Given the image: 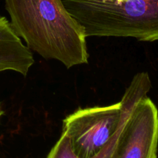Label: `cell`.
Masks as SVG:
<instances>
[{"instance_id": "52a82bcc", "label": "cell", "mask_w": 158, "mask_h": 158, "mask_svg": "<svg viewBox=\"0 0 158 158\" xmlns=\"http://www.w3.org/2000/svg\"><path fill=\"white\" fill-rule=\"evenodd\" d=\"M3 114H4V112H3V110H2V108H1V104H0V117H2V115Z\"/></svg>"}, {"instance_id": "277c9868", "label": "cell", "mask_w": 158, "mask_h": 158, "mask_svg": "<svg viewBox=\"0 0 158 158\" xmlns=\"http://www.w3.org/2000/svg\"><path fill=\"white\" fill-rule=\"evenodd\" d=\"M158 110L148 97L128 112L110 158H157Z\"/></svg>"}, {"instance_id": "7a4b0ae2", "label": "cell", "mask_w": 158, "mask_h": 158, "mask_svg": "<svg viewBox=\"0 0 158 158\" xmlns=\"http://www.w3.org/2000/svg\"><path fill=\"white\" fill-rule=\"evenodd\" d=\"M86 37H133L158 41V0H62Z\"/></svg>"}, {"instance_id": "8992f818", "label": "cell", "mask_w": 158, "mask_h": 158, "mask_svg": "<svg viewBox=\"0 0 158 158\" xmlns=\"http://www.w3.org/2000/svg\"><path fill=\"white\" fill-rule=\"evenodd\" d=\"M120 129L118 130L114 138L97 155L92 158H110L113 154L117 138L120 134ZM46 158H80L75 154L71 147L69 137L65 133L62 132L61 136L56 144L52 147Z\"/></svg>"}, {"instance_id": "6da1fadb", "label": "cell", "mask_w": 158, "mask_h": 158, "mask_svg": "<svg viewBox=\"0 0 158 158\" xmlns=\"http://www.w3.org/2000/svg\"><path fill=\"white\" fill-rule=\"evenodd\" d=\"M11 25L29 49L69 69L88 63L83 26L62 0H5Z\"/></svg>"}, {"instance_id": "5b68a950", "label": "cell", "mask_w": 158, "mask_h": 158, "mask_svg": "<svg viewBox=\"0 0 158 158\" xmlns=\"http://www.w3.org/2000/svg\"><path fill=\"white\" fill-rule=\"evenodd\" d=\"M33 63L30 49L23 44L9 20L0 15V72L12 70L26 76Z\"/></svg>"}, {"instance_id": "3957f363", "label": "cell", "mask_w": 158, "mask_h": 158, "mask_svg": "<svg viewBox=\"0 0 158 158\" xmlns=\"http://www.w3.org/2000/svg\"><path fill=\"white\" fill-rule=\"evenodd\" d=\"M128 102L125 91L122 100L106 106L80 108L63 120V131L80 158L99 154L118 131Z\"/></svg>"}]
</instances>
